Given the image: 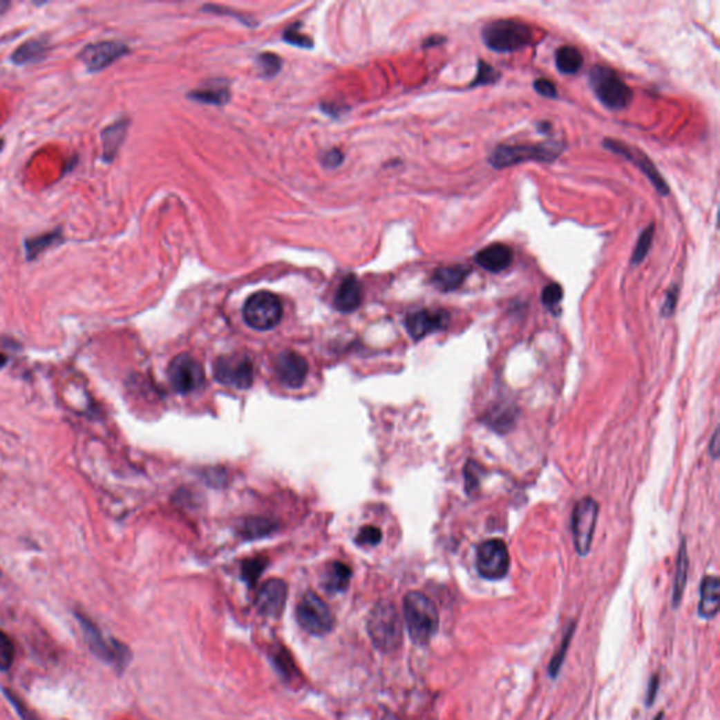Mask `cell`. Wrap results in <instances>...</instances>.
<instances>
[{"label":"cell","instance_id":"24","mask_svg":"<svg viewBox=\"0 0 720 720\" xmlns=\"http://www.w3.org/2000/svg\"><path fill=\"white\" fill-rule=\"evenodd\" d=\"M468 273H470L468 267L462 266V265L446 266V267L436 269L435 273L432 274L430 282L437 290L448 293V292H453V290L459 289L463 285L466 277L468 276Z\"/></svg>","mask_w":720,"mask_h":720},{"label":"cell","instance_id":"9","mask_svg":"<svg viewBox=\"0 0 720 720\" xmlns=\"http://www.w3.org/2000/svg\"><path fill=\"white\" fill-rule=\"evenodd\" d=\"M508 547L501 539H490L477 547L475 567L486 580H501L509 570Z\"/></svg>","mask_w":720,"mask_h":720},{"label":"cell","instance_id":"45","mask_svg":"<svg viewBox=\"0 0 720 720\" xmlns=\"http://www.w3.org/2000/svg\"><path fill=\"white\" fill-rule=\"evenodd\" d=\"M657 688H659V678L653 676L652 683H650V688H649V694H647V705H652L654 702Z\"/></svg>","mask_w":720,"mask_h":720},{"label":"cell","instance_id":"26","mask_svg":"<svg viewBox=\"0 0 720 720\" xmlns=\"http://www.w3.org/2000/svg\"><path fill=\"white\" fill-rule=\"evenodd\" d=\"M688 577V554L685 542L681 543L679 547L678 557H676V565H675V577H674V587H672V605L676 608L681 603V598L684 594V588L687 584Z\"/></svg>","mask_w":720,"mask_h":720},{"label":"cell","instance_id":"30","mask_svg":"<svg viewBox=\"0 0 720 720\" xmlns=\"http://www.w3.org/2000/svg\"><path fill=\"white\" fill-rule=\"evenodd\" d=\"M267 566V558L266 557H254L249 560H245L241 567V577L243 580L249 585L255 587L258 578L263 573V570Z\"/></svg>","mask_w":720,"mask_h":720},{"label":"cell","instance_id":"18","mask_svg":"<svg viewBox=\"0 0 720 720\" xmlns=\"http://www.w3.org/2000/svg\"><path fill=\"white\" fill-rule=\"evenodd\" d=\"M51 48L50 38L46 35L30 38L19 46L13 54L10 55V61L17 66H27L32 64H38L47 58V54Z\"/></svg>","mask_w":720,"mask_h":720},{"label":"cell","instance_id":"23","mask_svg":"<svg viewBox=\"0 0 720 720\" xmlns=\"http://www.w3.org/2000/svg\"><path fill=\"white\" fill-rule=\"evenodd\" d=\"M65 241L61 228H55L50 232L26 238L24 239V255L27 260H35L39 255L48 251L50 248L58 247Z\"/></svg>","mask_w":720,"mask_h":720},{"label":"cell","instance_id":"38","mask_svg":"<svg viewBox=\"0 0 720 720\" xmlns=\"http://www.w3.org/2000/svg\"><path fill=\"white\" fill-rule=\"evenodd\" d=\"M282 61L277 55L273 54H262L259 55V69L263 76H273L278 72Z\"/></svg>","mask_w":720,"mask_h":720},{"label":"cell","instance_id":"19","mask_svg":"<svg viewBox=\"0 0 720 720\" xmlns=\"http://www.w3.org/2000/svg\"><path fill=\"white\" fill-rule=\"evenodd\" d=\"M513 260V251L504 244H493L480 251L474 256V262L491 273H500L511 266Z\"/></svg>","mask_w":720,"mask_h":720},{"label":"cell","instance_id":"37","mask_svg":"<svg viewBox=\"0 0 720 720\" xmlns=\"http://www.w3.org/2000/svg\"><path fill=\"white\" fill-rule=\"evenodd\" d=\"M562 299H563V289L557 283L547 285L542 292V303L549 308H553L554 305H557L560 301H562Z\"/></svg>","mask_w":720,"mask_h":720},{"label":"cell","instance_id":"5","mask_svg":"<svg viewBox=\"0 0 720 720\" xmlns=\"http://www.w3.org/2000/svg\"><path fill=\"white\" fill-rule=\"evenodd\" d=\"M588 82L595 97L609 110H622L632 102V89L611 68L601 65L592 66Z\"/></svg>","mask_w":720,"mask_h":720},{"label":"cell","instance_id":"49","mask_svg":"<svg viewBox=\"0 0 720 720\" xmlns=\"http://www.w3.org/2000/svg\"><path fill=\"white\" fill-rule=\"evenodd\" d=\"M3 146H5V140H0V152L3 151Z\"/></svg>","mask_w":720,"mask_h":720},{"label":"cell","instance_id":"6","mask_svg":"<svg viewBox=\"0 0 720 720\" xmlns=\"http://www.w3.org/2000/svg\"><path fill=\"white\" fill-rule=\"evenodd\" d=\"M296 614L299 625L312 636H325L334 629V615L330 607L312 591L303 595Z\"/></svg>","mask_w":720,"mask_h":720},{"label":"cell","instance_id":"33","mask_svg":"<svg viewBox=\"0 0 720 720\" xmlns=\"http://www.w3.org/2000/svg\"><path fill=\"white\" fill-rule=\"evenodd\" d=\"M193 99L198 100L200 103H209V104H224L227 103L229 95L225 89L221 88H210V89H202L196 91L190 95Z\"/></svg>","mask_w":720,"mask_h":720},{"label":"cell","instance_id":"31","mask_svg":"<svg viewBox=\"0 0 720 720\" xmlns=\"http://www.w3.org/2000/svg\"><path fill=\"white\" fill-rule=\"evenodd\" d=\"M243 528H244L243 535L245 538L255 539V538H262V536H266L267 533H270L274 529V525L272 522L266 521V519L254 518V519L247 521Z\"/></svg>","mask_w":720,"mask_h":720},{"label":"cell","instance_id":"28","mask_svg":"<svg viewBox=\"0 0 720 720\" xmlns=\"http://www.w3.org/2000/svg\"><path fill=\"white\" fill-rule=\"evenodd\" d=\"M269 656L276 671L282 675L286 681H292L293 678L297 676V668L294 665V661L283 646H273V649L269 652Z\"/></svg>","mask_w":720,"mask_h":720},{"label":"cell","instance_id":"4","mask_svg":"<svg viewBox=\"0 0 720 720\" xmlns=\"http://www.w3.org/2000/svg\"><path fill=\"white\" fill-rule=\"evenodd\" d=\"M563 152V144L558 141H546L535 145H501L495 148L489 162L495 169L509 168L528 161L553 162Z\"/></svg>","mask_w":720,"mask_h":720},{"label":"cell","instance_id":"11","mask_svg":"<svg viewBox=\"0 0 720 720\" xmlns=\"http://www.w3.org/2000/svg\"><path fill=\"white\" fill-rule=\"evenodd\" d=\"M214 379L225 386L247 390L254 383V365L244 354L221 356L214 363Z\"/></svg>","mask_w":720,"mask_h":720},{"label":"cell","instance_id":"29","mask_svg":"<svg viewBox=\"0 0 720 720\" xmlns=\"http://www.w3.org/2000/svg\"><path fill=\"white\" fill-rule=\"evenodd\" d=\"M653 235H654L653 224H650L642 234H640V236L637 239V244L634 247V251L632 254V259H630L632 266H636L645 260V258L650 252V248L653 244Z\"/></svg>","mask_w":720,"mask_h":720},{"label":"cell","instance_id":"2","mask_svg":"<svg viewBox=\"0 0 720 720\" xmlns=\"http://www.w3.org/2000/svg\"><path fill=\"white\" fill-rule=\"evenodd\" d=\"M368 633L376 649L394 653L403 642V623L397 608L388 601H380L368 618Z\"/></svg>","mask_w":720,"mask_h":720},{"label":"cell","instance_id":"47","mask_svg":"<svg viewBox=\"0 0 720 720\" xmlns=\"http://www.w3.org/2000/svg\"><path fill=\"white\" fill-rule=\"evenodd\" d=\"M8 8H10L9 2H0V15H3Z\"/></svg>","mask_w":720,"mask_h":720},{"label":"cell","instance_id":"16","mask_svg":"<svg viewBox=\"0 0 720 720\" xmlns=\"http://www.w3.org/2000/svg\"><path fill=\"white\" fill-rule=\"evenodd\" d=\"M276 373L278 380L290 388H299L307 379V360L293 350L280 352L276 357Z\"/></svg>","mask_w":720,"mask_h":720},{"label":"cell","instance_id":"10","mask_svg":"<svg viewBox=\"0 0 720 720\" xmlns=\"http://www.w3.org/2000/svg\"><path fill=\"white\" fill-rule=\"evenodd\" d=\"M598 519V504L591 497L581 498L571 513V532L573 543L580 556H587Z\"/></svg>","mask_w":720,"mask_h":720},{"label":"cell","instance_id":"17","mask_svg":"<svg viewBox=\"0 0 720 720\" xmlns=\"http://www.w3.org/2000/svg\"><path fill=\"white\" fill-rule=\"evenodd\" d=\"M449 324V314L444 310H421L406 319V327L413 339L419 341L429 334L445 330Z\"/></svg>","mask_w":720,"mask_h":720},{"label":"cell","instance_id":"3","mask_svg":"<svg viewBox=\"0 0 720 720\" xmlns=\"http://www.w3.org/2000/svg\"><path fill=\"white\" fill-rule=\"evenodd\" d=\"M482 38L489 50L506 54L528 47L533 41V30L522 21L495 20L483 27Z\"/></svg>","mask_w":720,"mask_h":720},{"label":"cell","instance_id":"20","mask_svg":"<svg viewBox=\"0 0 720 720\" xmlns=\"http://www.w3.org/2000/svg\"><path fill=\"white\" fill-rule=\"evenodd\" d=\"M129 130V122L126 118L118 120L107 126L102 131V159L104 162H111L117 152L122 148Z\"/></svg>","mask_w":720,"mask_h":720},{"label":"cell","instance_id":"15","mask_svg":"<svg viewBox=\"0 0 720 720\" xmlns=\"http://www.w3.org/2000/svg\"><path fill=\"white\" fill-rule=\"evenodd\" d=\"M287 601V585L283 580L270 578L256 595V608L266 618H278L285 611Z\"/></svg>","mask_w":720,"mask_h":720},{"label":"cell","instance_id":"13","mask_svg":"<svg viewBox=\"0 0 720 720\" xmlns=\"http://www.w3.org/2000/svg\"><path fill=\"white\" fill-rule=\"evenodd\" d=\"M129 47L123 43L118 41H100L88 44L81 53H79L77 58L84 62L88 72L96 73L111 64H114L117 59L129 54Z\"/></svg>","mask_w":720,"mask_h":720},{"label":"cell","instance_id":"42","mask_svg":"<svg viewBox=\"0 0 720 720\" xmlns=\"http://www.w3.org/2000/svg\"><path fill=\"white\" fill-rule=\"evenodd\" d=\"M533 88L543 97H547V99H556L557 97L556 85L553 82L547 81V79H536V81L533 82Z\"/></svg>","mask_w":720,"mask_h":720},{"label":"cell","instance_id":"46","mask_svg":"<svg viewBox=\"0 0 720 720\" xmlns=\"http://www.w3.org/2000/svg\"><path fill=\"white\" fill-rule=\"evenodd\" d=\"M709 452L712 453V457L716 459L717 455H719V432L716 430L712 436V441H710V446H709Z\"/></svg>","mask_w":720,"mask_h":720},{"label":"cell","instance_id":"35","mask_svg":"<svg viewBox=\"0 0 720 720\" xmlns=\"http://www.w3.org/2000/svg\"><path fill=\"white\" fill-rule=\"evenodd\" d=\"M500 77V73L487 62L484 61H480L478 62V73L475 76L474 81L471 82V88H475V86H482V85H489V84H494L498 81Z\"/></svg>","mask_w":720,"mask_h":720},{"label":"cell","instance_id":"40","mask_svg":"<svg viewBox=\"0 0 720 720\" xmlns=\"http://www.w3.org/2000/svg\"><path fill=\"white\" fill-rule=\"evenodd\" d=\"M299 28H300V24H294L285 32L286 41H289L294 46H299V47H312L311 39L308 37H305L303 32H300Z\"/></svg>","mask_w":720,"mask_h":720},{"label":"cell","instance_id":"36","mask_svg":"<svg viewBox=\"0 0 720 720\" xmlns=\"http://www.w3.org/2000/svg\"><path fill=\"white\" fill-rule=\"evenodd\" d=\"M356 542L362 546H377L381 542V531L376 527H365L357 533Z\"/></svg>","mask_w":720,"mask_h":720},{"label":"cell","instance_id":"43","mask_svg":"<svg viewBox=\"0 0 720 720\" xmlns=\"http://www.w3.org/2000/svg\"><path fill=\"white\" fill-rule=\"evenodd\" d=\"M676 300H678V286H672L667 294H665V299H664V304H663V308H661V314L664 316H670L672 315L675 307H676Z\"/></svg>","mask_w":720,"mask_h":720},{"label":"cell","instance_id":"8","mask_svg":"<svg viewBox=\"0 0 720 720\" xmlns=\"http://www.w3.org/2000/svg\"><path fill=\"white\" fill-rule=\"evenodd\" d=\"M76 616L77 622L82 626L86 643L93 654H96L100 660L113 663L118 667H124L129 663L131 654L124 645L115 642V640L104 638L100 629L89 618L81 614H77Z\"/></svg>","mask_w":720,"mask_h":720},{"label":"cell","instance_id":"41","mask_svg":"<svg viewBox=\"0 0 720 720\" xmlns=\"http://www.w3.org/2000/svg\"><path fill=\"white\" fill-rule=\"evenodd\" d=\"M478 473H482V470L478 468V466L475 464V462H468L466 464V468H464V477H466V490L467 493H471L474 490L478 489Z\"/></svg>","mask_w":720,"mask_h":720},{"label":"cell","instance_id":"25","mask_svg":"<svg viewBox=\"0 0 720 720\" xmlns=\"http://www.w3.org/2000/svg\"><path fill=\"white\" fill-rule=\"evenodd\" d=\"M350 578H352V570L349 569V566H346L341 562H334L327 567V570L324 573L323 587L330 594H339V592L346 591V588L350 584Z\"/></svg>","mask_w":720,"mask_h":720},{"label":"cell","instance_id":"44","mask_svg":"<svg viewBox=\"0 0 720 720\" xmlns=\"http://www.w3.org/2000/svg\"><path fill=\"white\" fill-rule=\"evenodd\" d=\"M342 153L338 151V149H332L325 156H324V164L330 168H335L338 167L341 162H342Z\"/></svg>","mask_w":720,"mask_h":720},{"label":"cell","instance_id":"21","mask_svg":"<svg viewBox=\"0 0 720 720\" xmlns=\"http://www.w3.org/2000/svg\"><path fill=\"white\" fill-rule=\"evenodd\" d=\"M360 303H362V286L357 278L350 274L342 280L334 299V305L341 312H352L359 308Z\"/></svg>","mask_w":720,"mask_h":720},{"label":"cell","instance_id":"48","mask_svg":"<svg viewBox=\"0 0 720 720\" xmlns=\"http://www.w3.org/2000/svg\"><path fill=\"white\" fill-rule=\"evenodd\" d=\"M8 363V357L0 353V369H2Z\"/></svg>","mask_w":720,"mask_h":720},{"label":"cell","instance_id":"32","mask_svg":"<svg viewBox=\"0 0 720 720\" xmlns=\"http://www.w3.org/2000/svg\"><path fill=\"white\" fill-rule=\"evenodd\" d=\"M16 657V649L8 633L0 630V671H6L12 667Z\"/></svg>","mask_w":720,"mask_h":720},{"label":"cell","instance_id":"27","mask_svg":"<svg viewBox=\"0 0 720 720\" xmlns=\"http://www.w3.org/2000/svg\"><path fill=\"white\" fill-rule=\"evenodd\" d=\"M557 69L565 75H573L578 72L584 64L581 53L571 46H563L556 51L554 55Z\"/></svg>","mask_w":720,"mask_h":720},{"label":"cell","instance_id":"14","mask_svg":"<svg viewBox=\"0 0 720 720\" xmlns=\"http://www.w3.org/2000/svg\"><path fill=\"white\" fill-rule=\"evenodd\" d=\"M604 145H605V148L611 149L612 152L622 155L626 159H629L630 162H633L640 171L647 176V179L652 182V184L656 187V190L661 196H667L670 193V187L665 183L664 178L660 175V172L656 169L654 164L642 151H638L630 145H626L622 141H615V140H609V138L604 140Z\"/></svg>","mask_w":720,"mask_h":720},{"label":"cell","instance_id":"34","mask_svg":"<svg viewBox=\"0 0 720 720\" xmlns=\"http://www.w3.org/2000/svg\"><path fill=\"white\" fill-rule=\"evenodd\" d=\"M573 633H574V629H573V626H571V627L567 629L566 636H565V638H563V643H562V646H560L558 652H557V653L554 654V657L550 660V664H549V676H550V678H556L557 674H558V671H560V668H562L563 660H565V657H566V652H567V649H569V646H570V640H571V637H573Z\"/></svg>","mask_w":720,"mask_h":720},{"label":"cell","instance_id":"1","mask_svg":"<svg viewBox=\"0 0 720 720\" xmlns=\"http://www.w3.org/2000/svg\"><path fill=\"white\" fill-rule=\"evenodd\" d=\"M404 620L408 634L418 646L428 645L439 627V614L430 599L418 591L404 596Z\"/></svg>","mask_w":720,"mask_h":720},{"label":"cell","instance_id":"50","mask_svg":"<svg viewBox=\"0 0 720 720\" xmlns=\"http://www.w3.org/2000/svg\"><path fill=\"white\" fill-rule=\"evenodd\" d=\"M663 716H664L663 713H659V714H657V717H656L654 720H661V719H663Z\"/></svg>","mask_w":720,"mask_h":720},{"label":"cell","instance_id":"7","mask_svg":"<svg viewBox=\"0 0 720 720\" xmlns=\"http://www.w3.org/2000/svg\"><path fill=\"white\" fill-rule=\"evenodd\" d=\"M283 316V305L278 297L269 292H259L251 296L244 305L245 323L258 331L274 328Z\"/></svg>","mask_w":720,"mask_h":720},{"label":"cell","instance_id":"22","mask_svg":"<svg viewBox=\"0 0 720 720\" xmlns=\"http://www.w3.org/2000/svg\"><path fill=\"white\" fill-rule=\"evenodd\" d=\"M720 607V582L716 576H708L701 584V601L698 612L701 618L712 619Z\"/></svg>","mask_w":720,"mask_h":720},{"label":"cell","instance_id":"12","mask_svg":"<svg viewBox=\"0 0 720 720\" xmlns=\"http://www.w3.org/2000/svg\"><path fill=\"white\" fill-rule=\"evenodd\" d=\"M205 377L202 363L187 353L178 354L168 368L169 383L179 394H189L198 390L203 386Z\"/></svg>","mask_w":720,"mask_h":720},{"label":"cell","instance_id":"39","mask_svg":"<svg viewBox=\"0 0 720 720\" xmlns=\"http://www.w3.org/2000/svg\"><path fill=\"white\" fill-rule=\"evenodd\" d=\"M3 692H5V695L8 697L9 702L13 705V708L16 709V712L19 713V716H20L23 720H39V719L35 716V713H32V712L28 709V706H27V705H26V703H24V702H23V701H21V699H20V698L13 692V691L5 690Z\"/></svg>","mask_w":720,"mask_h":720}]
</instances>
